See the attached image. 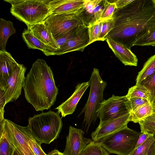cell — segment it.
Listing matches in <instances>:
<instances>
[{
	"label": "cell",
	"instance_id": "5bb4252c",
	"mask_svg": "<svg viewBox=\"0 0 155 155\" xmlns=\"http://www.w3.org/2000/svg\"><path fill=\"white\" fill-rule=\"evenodd\" d=\"M106 40L116 56L125 65L137 66L138 59L130 49L114 41L109 35L106 36Z\"/></svg>",
	"mask_w": 155,
	"mask_h": 155
},
{
	"label": "cell",
	"instance_id": "e0dca14e",
	"mask_svg": "<svg viewBox=\"0 0 155 155\" xmlns=\"http://www.w3.org/2000/svg\"><path fill=\"white\" fill-rule=\"evenodd\" d=\"M85 0H50V15L71 12L83 6Z\"/></svg>",
	"mask_w": 155,
	"mask_h": 155
},
{
	"label": "cell",
	"instance_id": "d590c367",
	"mask_svg": "<svg viewBox=\"0 0 155 155\" xmlns=\"http://www.w3.org/2000/svg\"><path fill=\"white\" fill-rule=\"evenodd\" d=\"M150 135L141 133L137 140L135 148L138 147L142 144Z\"/></svg>",
	"mask_w": 155,
	"mask_h": 155
},
{
	"label": "cell",
	"instance_id": "30bf717a",
	"mask_svg": "<svg viewBox=\"0 0 155 155\" xmlns=\"http://www.w3.org/2000/svg\"><path fill=\"white\" fill-rule=\"evenodd\" d=\"M26 67L19 64L9 78L4 90L6 104L15 101L21 94L25 77Z\"/></svg>",
	"mask_w": 155,
	"mask_h": 155
},
{
	"label": "cell",
	"instance_id": "2e32d148",
	"mask_svg": "<svg viewBox=\"0 0 155 155\" xmlns=\"http://www.w3.org/2000/svg\"><path fill=\"white\" fill-rule=\"evenodd\" d=\"M18 64L6 50H0V89L4 90L9 78Z\"/></svg>",
	"mask_w": 155,
	"mask_h": 155
},
{
	"label": "cell",
	"instance_id": "e575fe53",
	"mask_svg": "<svg viewBox=\"0 0 155 155\" xmlns=\"http://www.w3.org/2000/svg\"><path fill=\"white\" fill-rule=\"evenodd\" d=\"M6 104V98L5 95L4 91L0 89V121L3 120L4 107Z\"/></svg>",
	"mask_w": 155,
	"mask_h": 155
},
{
	"label": "cell",
	"instance_id": "83f0119b",
	"mask_svg": "<svg viewBox=\"0 0 155 155\" xmlns=\"http://www.w3.org/2000/svg\"><path fill=\"white\" fill-rule=\"evenodd\" d=\"M155 46V28L146 33L137 39L134 44V46Z\"/></svg>",
	"mask_w": 155,
	"mask_h": 155
},
{
	"label": "cell",
	"instance_id": "ab89813d",
	"mask_svg": "<svg viewBox=\"0 0 155 155\" xmlns=\"http://www.w3.org/2000/svg\"><path fill=\"white\" fill-rule=\"evenodd\" d=\"M152 1L153 2L154 7L155 8V0H152Z\"/></svg>",
	"mask_w": 155,
	"mask_h": 155
},
{
	"label": "cell",
	"instance_id": "7a4b0ae2",
	"mask_svg": "<svg viewBox=\"0 0 155 155\" xmlns=\"http://www.w3.org/2000/svg\"><path fill=\"white\" fill-rule=\"evenodd\" d=\"M23 89L26 101L37 111L48 110L54 104L58 89L53 71L44 60L38 59L33 63Z\"/></svg>",
	"mask_w": 155,
	"mask_h": 155
},
{
	"label": "cell",
	"instance_id": "3957f363",
	"mask_svg": "<svg viewBox=\"0 0 155 155\" xmlns=\"http://www.w3.org/2000/svg\"><path fill=\"white\" fill-rule=\"evenodd\" d=\"M28 121L31 135L41 144H49L56 139L63 125L59 114L52 111L35 115Z\"/></svg>",
	"mask_w": 155,
	"mask_h": 155
},
{
	"label": "cell",
	"instance_id": "484cf974",
	"mask_svg": "<svg viewBox=\"0 0 155 155\" xmlns=\"http://www.w3.org/2000/svg\"><path fill=\"white\" fill-rule=\"evenodd\" d=\"M126 96L127 99L138 97L145 99L149 101L150 94L145 87L140 84L135 85L130 88Z\"/></svg>",
	"mask_w": 155,
	"mask_h": 155
},
{
	"label": "cell",
	"instance_id": "ffe728a7",
	"mask_svg": "<svg viewBox=\"0 0 155 155\" xmlns=\"http://www.w3.org/2000/svg\"><path fill=\"white\" fill-rule=\"evenodd\" d=\"M16 30L13 23L10 20L7 21L3 18L0 19V50L4 51L5 48L9 38L15 33Z\"/></svg>",
	"mask_w": 155,
	"mask_h": 155
},
{
	"label": "cell",
	"instance_id": "d4e9b609",
	"mask_svg": "<svg viewBox=\"0 0 155 155\" xmlns=\"http://www.w3.org/2000/svg\"><path fill=\"white\" fill-rule=\"evenodd\" d=\"M24 133L28 144L35 155H48L42 149L41 143L31 135L28 126L23 127Z\"/></svg>",
	"mask_w": 155,
	"mask_h": 155
},
{
	"label": "cell",
	"instance_id": "f1b7e54d",
	"mask_svg": "<svg viewBox=\"0 0 155 155\" xmlns=\"http://www.w3.org/2000/svg\"><path fill=\"white\" fill-rule=\"evenodd\" d=\"M140 84L145 87L149 92V102L152 104L155 100V73L143 80Z\"/></svg>",
	"mask_w": 155,
	"mask_h": 155
},
{
	"label": "cell",
	"instance_id": "9c48e42d",
	"mask_svg": "<svg viewBox=\"0 0 155 155\" xmlns=\"http://www.w3.org/2000/svg\"><path fill=\"white\" fill-rule=\"evenodd\" d=\"M127 100L126 96H116L113 95L100 104L97 111V117L101 125L129 113L125 104Z\"/></svg>",
	"mask_w": 155,
	"mask_h": 155
},
{
	"label": "cell",
	"instance_id": "8fae6325",
	"mask_svg": "<svg viewBox=\"0 0 155 155\" xmlns=\"http://www.w3.org/2000/svg\"><path fill=\"white\" fill-rule=\"evenodd\" d=\"M89 41L88 27L84 25L73 38L61 45L59 49L52 51L51 55H60L75 51H83L89 45Z\"/></svg>",
	"mask_w": 155,
	"mask_h": 155
},
{
	"label": "cell",
	"instance_id": "d6a6232c",
	"mask_svg": "<svg viewBox=\"0 0 155 155\" xmlns=\"http://www.w3.org/2000/svg\"><path fill=\"white\" fill-rule=\"evenodd\" d=\"M114 23L113 18L102 21L101 31L98 41H104L106 40V36L112 29Z\"/></svg>",
	"mask_w": 155,
	"mask_h": 155
},
{
	"label": "cell",
	"instance_id": "f35d334b",
	"mask_svg": "<svg viewBox=\"0 0 155 155\" xmlns=\"http://www.w3.org/2000/svg\"><path fill=\"white\" fill-rule=\"evenodd\" d=\"M153 112L155 113V100L152 104Z\"/></svg>",
	"mask_w": 155,
	"mask_h": 155
},
{
	"label": "cell",
	"instance_id": "52a82bcc",
	"mask_svg": "<svg viewBox=\"0 0 155 155\" xmlns=\"http://www.w3.org/2000/svg\"><path fill=\"white\" fill-rule=\"evenodd\" d=\"M83 10V6L71 12L50 15L42 22L56 41L75 28L85 24L82 16Z\"/></svg>",
	"mask_w": 155,
	"mask_h": 155
},
{
	"label": "cell",
	"instance_id": "4316f807",
	"mask_svg": "<svg viewBox=\"0 0 155 155\" xmlns=\"http://www.w3.org/2000/svg\"><path fill=\"white\" fill-rule=\"evenodd\" d=\"M141 132L151 134L155 137V113L140 121Z\"/></svg>",
	"mask_w": 155,
	"mask_h": 155
},
{
	"label": "cell",
	"instance_id": "7c38bea8",
	"mask_svg": "<svg viewBox=\"0 0 155 155\" xmlns=\"http://www.w3.org/2000/svg\"><path fill=\"white\" fill-rule=\"evenodd\" d=\"M68 134L66 137L65 155H79L81 152L92 140L84 136V132L81 129L69 127Z\"/></svg>",
	"mask_w": 155,
	"mask_h": 155
},
{
	"label": "cell",
	"instance_id": "cb8c5ba5",
	"mask_svg": "<svg viewBox=\"0 0 155 155\" xmlns=\"http://www.w3.org/2000/svg\"><path fill=\"white\" fill-rule=\"evenodd\" d=\"M79 155H109V153L99 142L93 140L85 147Z\"/></svg>",
	"mask_w": 155,
	"mask_h": 155
},
{
	"label": "cell",
	"instance_id": "ba28073f",
	"mask_svg": "<svg viewBox=\"0 0 155 155\" xmlns=\"http://www.w3.org/2000/svg\"><path fill=\"white\" fill-rule=\"evenodd\" d=\"M0 131L14 150L15 155H35L27 141L23 126L4 118L0 121Z\"/></svg>",
	"mask_w": 155,
	"mask_h": 155
},
{
	"label": "cell",
	"instance_id": "d6986e66",
	"mask_svg": "<svg viewBox=\"0 0 155 155\" xmlns=\"http://www.w3.org/2000/svg\"><path fill=\"white\" fill-rule=\"evenodd\" d=\"M22 36L29 48L39 50L47 56L51 55V52L54 50L38 39L29 29H25L22 34Z\"/></svg>",
	"mask_w": 155,
	"mask_h": 155
},
{
	"label": "cell",
	"instance_id": "603a6c76",
	"mask_svg": "<svg viewBox=\"0 0 155 155\" xmlns=\"http://www.w3.org/2000/svg\"><path fill=\"white\" fill-rule=\"evenodd\" d=\"M155 73V54L145 62L142 69L138 73L136 85H139L143 80Z\"/></svg>",
	"mask_w": 155,
	"mask_h": 155
},
{
	"label": "cell",
	"instance_id": "836d02e7",
	"mask_svg": "<svg viewBox=\"0 0 155 155\" xmlns=\"http://www.w3.org/2000/svg\"><path fill=\"white\" fill-rule=\"evenodd\" d=\"M116 8V4L114 1V2H110L106 0L105 9L100 21H103L112 18Z\"/></svg>",
	"mask_w": 155,
	"mask_h": 155
},
{
	"label": "cell",
	"instance_id": "8992f818",
	"mask_svg": "<svg viewBox=\"0 0 155 155\" xmlns=\"http://www.w3.org/2000/svg\"><path fill=\"white\" fill-rule=\"evenodd\" d=\"M141 132L132 130L127 126L107 136L99 142L110 153L128 155L135 148Z\"/></svg>",
	"mask_w": 155,
	"mask_h": 155
},
{
	"label": "cell",
	"instance_id": "5b68a950",
	"mask_svg": "<svg viewBox=\"0 0 155 155\" xmlns=\"http://www.w3.org/2000/svg\"><path fill=\"white\" fill-rule=\"evenodd\" d=\"M90 91L88 100L79 116L84 113L83 125L87 131L92 123L96 120L97 111L100 104L103 102V93L107 82L103 80L100 75L99 70L94 68L89 81Z\"/></svg>",
	"mask_w": 155,
	"mask_h": 155
},
{
	"label": "cell",
	"instance_id": "4dcf8cb0",
	"mask_svg": "<svg viewBox=\"0 0 155 155\" xmlns=\"http://www.w3.org/2000/svg\"><path fill=\"white\" fill-rule=\"evenodd\" d=\"M150 102L147 99L138 97H134L127 99L125 102L127 109L130 113L138 107Z\"/></svg>",
	"mask_w": 155,
	"mask_h": 155
},
{
	"label": "cell",
	"instance_id": "44dd1931",
	"mask_svg": "<svg viewBox=\"0 0 155 155\" xmlns=\"http://www.w3.org/2000/svg\"><path fill=\"white\" fill-rule=\"evenodd\" d=\"M152 104L148 102L130 113L129 121L139 123L153 113Z\"/></svg>",
	"mask_w": 155,
	"mask_h": 155
},
{
	"label": "cell",
	"instance_id": "74e56055",
	"mask_svg": "<svg viewBox=\"0 0 155 155\" xmlns=\"http://www.w3.org/2000/svg\"><path fill=\"white\" fill-rule=\"evenodd\" d=\"M48 155H65L63 153H61L57 149H55L49 152Z\"/></svg>",
	"mask_w": 155,
	"mask_h": 155
},
{
	"label": "cell",
	"instance_id": "1f68e13d",
	"mask_svg": "<svg viewBox=\"0 0 155 155\" xmlns=\"http://www.w3.org/2000/svg\"><path fill=\"white\" fill-rule=\"evenodd\" d=\"M0 155H15V151L4 135L0 133Z\"/></svg>",
	"mask_w": 155,
	"mask_h": 155
},
{
	"label": "cell",
	"instance_id": "9a60e30c",
	"mask_svg": "<svg viewBox=\"0 0 155 155\" xmlns=\"http://www.w3.org/2000/svg\"><path fill=\"white\" fill-rule=\"evenodd\" d=\"M90 82H84L78 84L71 96L55 109L58 113H61L62 117L72 114L75 111L77 104L84 92L89 86Z\"/></svg>",
	"mask_w": 155,
	"mask_h": 155
},
{
	"label": "cell",
	"instance_id": "8d00e7d4",
	"mask_svg": "<svg viewBox=\"0 0 155 155\" xmlns=\"http://www.w3.org/2000/svg\"><path fill=\"white\" fill-rule=\"evenodd\" d=\"M133 0H117L114 1L116 7V9L120 8L126 6Z\"/></svg>",
	"mask_w": 155,
	"mask_h": 155
},
{
	"label": "cell",
	"instance_id": "ac0fdd59",
	"mask_svg": "<svg viewBox=\"0 0 155 155\" xmlns=\"http://www.w3.org/2000/svg\"><path fill=\"white\" fill-rule=\"evenodd\" d=\"M28 29L38 39L54 50L60 48L50 31L42 22L30 26Z\"/></svg>",
	"mask_w": 155,
	"mask_h": 155
},
{
	"label": "cell",
	"instance_id": "4fadbf2b",
	"mask_svg": "<svg viewBox=\"0 0 155 155\" xmlns=\"http://www.w3.org/2000/svg\"><path fill=\"white\" fill-rule=\"evenodd\" d=\"M130 113H128L117 118L101 125H99L91 134L92 140L100 141L106 136L127 126L129 122Z\"/></svg>",
	"mask_w": 155,
	"mask_h": 155
},
{
	"label": "cell",
	"instance_id": "277c9868",
	"mask_svg": "<svg viewBox=\"0 0 155 155\" xmlns=\"http://www.w3.org/2000/svg\"><path fill=\"white\" fill-rule=\"evenodd\" d=\"M11 4L10 12L28 28L42 22L50 14V0H4Z\"/></svg>",
	"mask_w": 155,
	"mask_h": 155
},
{
	"label": "cell",
	"instance_id": "6da1fadb",
	"mask_svg": "<svg viewBox=\"0 0 155 155\" xmlns=\"http://www.w3.org/2000/svg\"><path fill=\"white\" fill-rule=\"evenodd\" d=\"M113 18L114 25L107 35L130 49L137 39L155 28L152 0H133L122 8H116Z\"/></svg>",
	"mask_w": 155,
	"mask_h": 155
},
{
	"label": "cell",
	"instance_id": "f546056e",
	"mask_svg": "<svg viewBox=\"0 0 155 155\" xmlns=\"http://www.w3.org/2000/svg\"><path fill=\"white\" fill-rule=\"evenodd\" d=\"M102 24V21H99L89 24L87 26L90 38L89 44L98 40Z\"/></svg>",
	"mask_w": 155,
	"mask_h": 155
},
{
	"label": "cell",
	"instance_id": "7402d4cb",
	"mask_svg": "<svg viewBox=\"0 0 155 155\" xmlns=\"http://www.w3.org/2000/svg\"><path fill=\"white\" fill-rule=\"evenodd\" d=\"M128 155H155V137L150 134L142 144Z\"/></svg>",
	"mask_w": 155,
	"mask_h": 155
}]
</instances>
